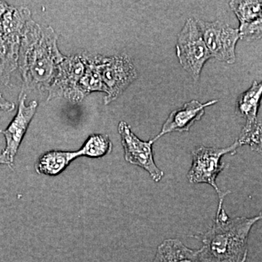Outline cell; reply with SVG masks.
<instances>
[{
	"instance_id": "obj_1",
	"label": "cell",
	"mask_w": 262,
	"mask_h": 262,
	"mask_svg": "<svg viewBox=\"0 0 262 262\" xmlns=\"http://www.w3.org/2000/svg\"><path fill=\"white\" fill-rule=\"evenodd\" d=\"M65 58L58 49L54 29L30 19L24 27L18 60L26 89L46 91Z\"/></svg>"
},
{
	"instance_id": "obj_2",
	"label": "cell",
	"mask_w": 262,
	"mask_h": 262,
	"mask_svg": "<svg viewBox=\"0 0 262 262\" xmlns=\"http://www.w3.org/2000/svg\"><path fill=\"white\" fill-rule=\"evenodd\" d=\"M261 215L230 219L219 203L214 223L202 235L200 248L203 262H246L250 232Z\"/></svg>"
},
{
	"instance_id": "obj_3",
	"label": "cell",
	"mask_w": 262,
	"mask_h": 262,
	"mask_svg": "<svg viewBox=\"0 0 262 262\" xmlns=\"http://www.w3.org/2000/svg\"><path fill=\"white\" fill-rule=\"evenodd\" d=\"M239 146L237 141L227 147L215 148L199 146L192 151V164L188 173L191 184H207L215 189L220 201H225L230 191L224 192L216 184V179L225 168L221 163L222 157L227 154H235Z\"/></svg>"
},
{
	"instance_id": "obj_4",
	"label": "cell",
	"mask_w": 262,
	"mask_h": 262,
	"mask_svg": "<svg viewBox=\"0 0 262 262\" xmlns=\"http://www.w3.org/2000/svg\"><path fill=\"white\" fill-rule=\"evenodd\" d=\"M176 48L183 69L194 82L199 80L205 63L212 57L203 41L196 19L188 18L186 20L179 32Z\"/></svg>"
},
{
	"instance_id": "obj_5",
	"label": "cell",
	"mask_w": 262,
	"mask_h": 262,
	"mask_svg": "<svg viewBox=\"0 0 262 262\" xmlns=\"http://www.w3.org/2000/svg\"><path fill=\"white\" fill-rule=\"evenodd\" d=\"M98 69L106 91L105 105L116 100L138 77L135 65L126 54L98 55Z\"/></svg>"
},
{
	"instance_id": "obj_6",
	"label": "cell",
	"mask_w": 262,
	"mask_h": 262,
	"mask_svg": "<svg viewBox=\"0 0 262 262\" xmlns=\"http://www.w3.org/2000/svg\"><path fill=\"white\" fill-rule=\"evenodd\" d=\"M84 65L81 54L66 56L58 66L56 75L48 91V101L64 98L72 103H80L84 95L80 89V81L83 75Z\"/></svg>"
},
{
	"instance_id": "obj_7",
	"label": "cell",
	"mask_w": 262,
	"mask_h": 262,
	"mask_svg": "<svg viewBox=\"0 0 262 262\" xmlns=\"http://www.w3.org/2000/svg\"><path fill=\"white\" fill-rule=\"evenodd\" d=\"M196 24L211 57L229 64L235 63V48L239 40L238 29L215 20L207 22L196 19Z\"/></svg>"
},
{
	"instance_id": "obj_8",
	"label": "cell",
	"mask_w": 262,
	"mask_h": 262,
	"mask_svg": "<svg viewBox=\"0 0 262 262\" xmlns=\"http://www.w3.org/2000/svg\"><path fill=\"white\" fill-rule=\"evenodd\" d=\"M118 132L121 137L125 159L129 163L144 169L155 182H159L164 172L155 163L152 145L154 143L141 141L131 130L127 122L121 121L118 125Z\"/></svg>"
},
{
	"instance_id": "obj_9",
	"label": "cell",
	"mask_w": 262,
	"mask_h": 262,
	"mask_svg": "<svg viewBox=\"0 0 262 262\" xmlns=\"http://www.w3.org/2000/svg\"><path fill=\"white\" fill-rule=\"evenodd\" d=\"M26 100L27 95L22 91L19 94L18 107L16 115L5 130H0V133L4 135L6 141V146L3 152L8 156L12 163H13L19 146L21 144L38 106L36 101H32L29 105L26 104Z\"/></svg>"
},
{
	"instance_id": "obj_10",
	"label": "cell",
	"mask_w": 262,
	"mask_h": 262,
	"mask_svg": "<svg viewBox=\"0 0 262 262\" xmlns=\"http://www.w3.org/2000/svg\"><path fill=\"white\" fill-rule=\"evenodd\" d=\"M217 102L218 100H212L204 103L192 100L186 103L182 107L177 108L170 114L161 130L154 139H151V141L155 143L170 133L188 132L195 122L201 120L205 115V108Z\"/></svg>"
},
{
	"instance_id": "obj_11",
	"label": "cell",
	"mask_w": 262,
	"mask_h": 262,
	"mask_svg": "<svg viewBox=\"0 0 262 262\" xmlns=\"http://www.w3.org/2000/svg\"><path fill=\"white\" fill-rule=\"evenodd\" d=\"M154 262H203L200 250L187 247L178 239H168L158 246Z\"/></svg>"
},
{
	"instance_id": "obj_12",
	"label": "cell",
	"mask_w": 262,
	"mask_h": 262,
	"mask_svg": "<svg viewBox=\"0 0 262 262\" xmlns=\"http://www.w3.org/2000/svg\"><path fill=\"white\" fill-rule=\"evenodd\" d=\"M79 157L78 151L51 150L39 157L35 165L36 171L39 174L56 177L64 171L70 164Z\"/></svg>"
},
{
	"instance_id": "obj_13",
	"label": "cell",
	"mask_w": 262,
	"mask_h": 262,
	"mask_svg": "<svg viewBox=\"0 0 262 262\" xmlns=\"http://www.w3.org/2000/svg\"><path fill=\"white\" fill-rule=\"evenodd\" d=\"M84 65L83 75L80 81V89L85 97L93 92L106 93L98 69V55L81 53Z\"/></svg>"
},
{
	"instance_id": "obj_14",
	"label": "cell",
	"mask_w": 262,
	"mask_h": 262,
	"mask_svg": "<svg viewBox=\"0 0 262 262\" xmlns=\"http://www.w3.org/2000/svg\"><path fill=\"white\" fill-rule=\"evenodd\" d=\"M261 93V83H258L255 81L251 87L241 94L237 99V113L246 119V123H253L258 121L257 114Z\"/></svg>"
},
{
	"instance_id": "obj_15",
	"label": "cell",
	"mask_w": 262,
	"mask_h": 262,
	"mask_svg": "<svg viewBox=\"0 0 262 262\" xmlns=\"http://www.w3.org/2000/svg\"><path fill=\"white\" fill-rule=\"evenodd\" d=\"M113 147L110 136L106 134H93L88 138L78 152L80 157L99 158L110 154Z\"/></svg>"
},
{
	"instance_id": "obj_16",
	"label": "cell",
	"mask_w": 262,
	"mask_h": 262,
	"mask_svg": "<svg viewBox=\"0 0 262 262\" xmlns=\"http://www.w3.org/2000/svg\"><path fill=\"white\" fill-rule=\"evenodd\" d=\"M19 51L10 47L0 34V82L8 85L12 73L18 68Z\"/></svg>"
},
{
	"instance_id": "obj_17",
	"label": "cell",
	"mask_w": 262,
	"mask_h": 262,
	"mask_svg": "<svg viewBox=\"0 0 262 262\" xmlns=\"http://www.w3.org/2000/svg\"><path fill=\"white\" fill-rule=\"evenodd\" d=\"M229 5L238 18L239 24L250 23L262 18L261 1H230Z\"/></svg>"
},
{
	"instance_id": "obj_18",
	"label": "cell",
	"mask_w": 262,
	"mask_h": 262,
	"mask_svg": "<svg viewBox=\"0 0 262 262\" xmlns=\"http://www.w3.org/2000/svg\"><path fill=\"white\" fill-rule=\"evenodd\" d=\"M239 146L249 145L254 151L261 153V122L253 123H246L239 139H237Z\"/></svg>"
},
{
	"instance_id": "obj_19",
	"label": "cell",
	"mask_w": 262,
	"mask_h": 262,
	"mask_svg": "<svg viewBox=\"0 0 262 262\" xmlns=\"http://www.w3.org/2000/svg\"><path fill=\"white\" fill-rule=\"evenodd\" d=\"M239 39L252 41L261 39L262 34V18L250 23L239 24L238 29Z\"/></svg>"
},
{
	"instance_id": "obj_20",
	"label": "cell",
	"mask_w": 262,
	"mask_h": 262,
	"mask_svg": "<svg viewBox=\"0 0 262 262\" xmlns=\"http://www.w3.org/2000/svg\"><path fill=\"white\" fill-rule=\"evenodd\" d=\"M15 103L10 102L0 94V111L11 112L15 108Z\"/></svg>"
},
{
	"instance_id": "obj_21",
	"label": "cell",
	"mask_w": 262,
	"mask_h": 262,
	"mask_svg": "<svg viewBox=\"0 0 262 262\" xmlns=\"http://www.w3.org/2000/svg\"><path fill=\"white\" fill-rule=\"evenodd\" d=\"M9 6L10 3H8V2L0 1V19L5 14V12L8 10Z\"/></svg>"
},
{
	"instance_id": "obj_22",
	"label": "cell",
	"mask_w": 262,
	"mask_h": 262,
	"mask_svg": "<svg viewBox=\"0 0 262 262\" xmlns=\"http://www.w3.org/2000/svg\"><path fill=\"white\" fill-rule=\"evenodd\" d=\"M12 164L13 163L10 161V158L5 153L2 152L0 154V165H8L11 166Z\"/></svg>"
}]
</instances>
